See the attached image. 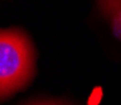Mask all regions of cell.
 I'll return each instance as SVG.
<instances>
[{
  "label": "cell",
  "mask_w": 121,
  "mask_h": 105,
  "mask_svg": "<svg viewBox=\"0 0 121 105\" xmlns=\"http://www.w3.org/2000/svg\"><path fill=\"white\" fill-rule=\"evenodd\" d=\"M32 105H48V103H35V104H32Z\"/></svg>",
  "instance_id": "cell-4"
},
{
  "label": "cell",
  "mask_w": 121,
  "mask_h": 105,
  "mask_svg": "<svg viewBox=\"0 0 121 105\" xmlns=\"http://www.w3.org/2000/svg\"><path fill=\"white\" fill-rule=\"evenodd\" d=\"M34 73V51L18 29H0V99L23 89Z\"/></svg>",
  "instance_id": "cell-1"
},
{
  "label": "cell",
  "mask_w": 121,
  "mask_h": 105,
  "mask_svg": "<svg viewBox=\"0 0 121 105\" xmlns=\"http://www.w3.org/2000/svg\"><path fill=\"white\" fill-rule=\"evenodd\" d=\"M48 105H63V104H57V103H48Z\"/></svg>",
  "instance_id": "cell-5"
},
{
  "label": "cell",
  "mask_w": 121,
  "mask_h": 105,
  "mask_svg": "<svg viewBox=\"0 0 121 105\" xmlns=\"http://www.w3.org/2000/svg\"><path fill=\"white\" fill-rule=\"evenodd\" d=\"M111 19H112V31L119 39H121V10H117L113 14H111Z\"/></svg>",
  "instance_id": "cell-3"
},
{
  "label": "cell",
  "mask_w": 121,
  "mask_h": 105,
  "mask_svg": "<svg viewBox=\"0 0 121 105\" xmlns=\"http://www.w3.org/2000/svg\"><path fill=\"white\" fill-rule=\"evenodd\" d=\"M101 12L106 15H111L117 10H121V0H97Z\"/></svg>",
  "instance_id": "cell-2"
}]
</instances>
